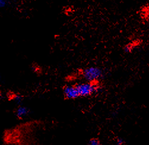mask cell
Returning a JSON list of instances; mask_svg holds the SVG:
<instances>
[{
  "label": "cell",
  "mask_w": 149,
  "mask_h": 145,
  "mask_svg": "<svg viewBox=\"0 0 149 145\" xmlns=\"http://www.w3.org/2000/svg\"><path fill=\"white\" fill-rule=\"evenodd\" d=\"M81 75L87 82H96L103 77V71L97 67H89L83 69Z\"/></svg>",
  "instance_id": "obj_1"
},
{
  "label": "cell",
  "mask_w": 149,
  "mask_h": 145,
  "mask_svg": "<svg viewBox=\"0 0 149 145\" xmlns=\"http://www.w3.org/2000/svg\"><path fill=\"white\" fill-rule=\"evenodd\" d=\"M96 82H86L76 85L80 97H87L96 93L99 89V84Z\"/></svg>",
  "instance_id": "obj_2"
},
{
  "label": "cell",
  "mask_w": 149,
  "mask_h": 145,
  "mask_svg": "<svg viewBox=\"0 0 149 145\" xmlns=\"http://www.w3.org/2000/svg\"><path fill=\"white\" fill-rule=\"evenodd\" d=\"M64 95L68 99H76L80 98V95L76 85H68L64 87L63 89Z\"/></svg>",
  "instance_id": "obj_3"
},
{
  "label": "cell",
  "mask_w": 149,
  "mask_h": 145,
  "mask_svg": "<svg viewBox=\"0 0 149 145\" xmlns=\"http://www.w3.org/2000/svg\"><path fill=\"white\" fill-rule=\"evenodd\" d=\"M29 109L27 107L24 106H20L16 111V115L18 118L23 119L26 117L29 114Z\"/></svg>",
  "instance_id": "obj_4"
},
{
  "label": "cell",
  "mask_w": 149,
  "mask_h": 145,
  "mask_svg": "<svg viewBox=\"0 0 149 145\" xmlns=\"http://www.w3.org/2000/svg\"><path fill=\"white\" fill-rule=\"evenodd\" d=\"M139 44V43L137 42H133L131 43H129L124 48V50L125 52H130L132 51L133 48L137 47V45Z\"/></svg>",
  "instance_id": "obj_5"
},
{
  "label": "cell",
  "mask_w": 149,
  "mask_h": 145,
  "mask_svg": "<svg viewBox=\"0 0 149 145\" xmlns=\"http://www.w3.org/2000/svg\"><path fill=\"white\" fill-rule=\"evenodd\" d=\"M88 145H100V143L97 139H93L90 140L88 143Z\"/></svg>",
  "instance_id": "obj_6"
},
{
  "label": "cell",
  "mask_w": 149,
  "mask_h": 145,
  "mask_svg": "<svg viewBox=\"0 0 149 145\" xmlns=\"http://www.w3.org/2000/svg\"><path fill=\"white\" fill-rule=\"evenodd\" d=\"M7 3L6 1H4V0H0V8H3L4 7L7 6Z\"/></svg>",
  "instance_id": "obj_7"
},
{
  "label": "cell",
  "mask_w": 149,
  "mask_h": 145,
  "mask_svg": "<svg viewBox=\"0 0 149 145\" xmlns=\"http://www.w3.org/2000/svg\"><path fill=\"white\" fill-rule=\"evenodd\" d=\"M14 100L16 101V102H17V103H19V102H20L21 101H22V97L20 96L17 95V96H15Z\"/></svg>",
  "instance_id": "obj_8"
},
{
  "label": "cell",
  "mask_w": 149,
  "mask_h": 145,
  "mask_svg": "<svg viewBox=\"0 0 149 145\" xmlns=\"http://www.w3.org/2000/svg\"><path fill=\"white\" fill-rule=\"evenodd\" d=\"M123 142H124V141H123V140L122 139H118V140H117V143L119 145L122 144L123 143Z\"/></svg>",
  "instance_id": "obj_9"
},
{
  "label": "cell",
  "mask_w": 149,
  "mask_h": 145,
  "mask_svg": "<svg viewBox=\"0 0 149 145\" xmlns=\"http://www.w3.org/2000/svg\"><path fill=\"white\" fill-rule=\"evenodd\" d=\"M1 94L0 93V99H1Z\"/></svg>",
  "instance_id": "obj_10"
}]
</instances>
